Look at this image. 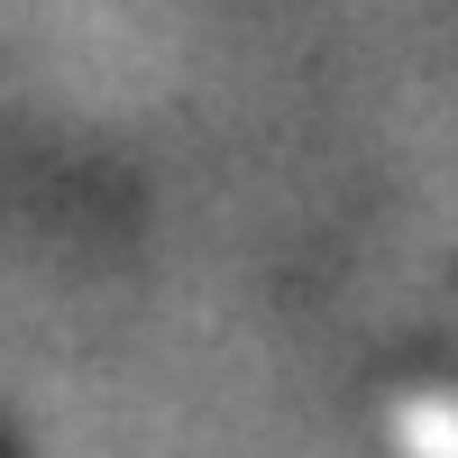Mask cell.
I'll use <instances>...</instances> for the list:
<instances>
[{
    "label": "cell",
    "instance_id": "6da1fadb",
    "mask_svg": "<svg viewBox=\"0 0 458 458\" xmlns=\"http://www.w3.org/2000/svg\"><path fill=\"white\" fill-rule=\"evenodd\" d=\"M403 431L431 440V449H458V376H440V386L422 394V412H403Z\"/></svg>",
    "mask_w": 458,
    "mask_h": 458
}]
</instances>
